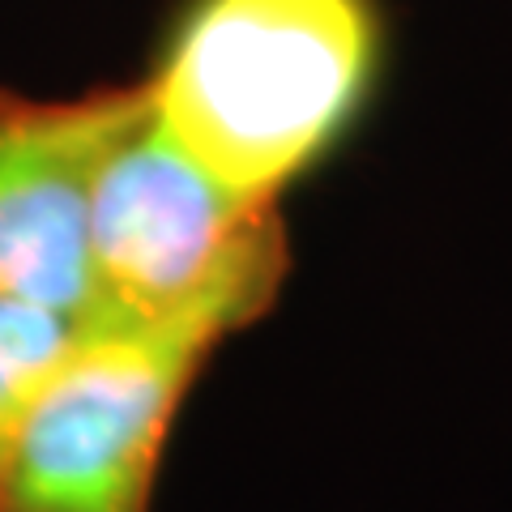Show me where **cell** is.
Wrapping results in <instances>:
<instances>
[{
    "mask_svg": "<svg viewBox=\"0 0 512 512\" xmlns=\"http://www.w3.org/2000/svg\"><path fill=\"white\" fill-rule=\"evenodd\" d=\"M380 52L372 0H197L146 77L150 111L214 180L282 205L359 120Z\"/></svg>",
    "mask_w": 512,
    "mask_h": 512,
    "instance_id": "6da1fadb",
    "label": "cell"
},
{
    "mask_svg": "<svg viewBox=\"0 0 512 512\" xmlns=\"http://www.w3.org/2000/svg\"><path fill=\"white\" fill-rule=\"evenodd\" d=\"M291 274L278 235L205 295L154 316H90L26 410L0 474V512H150L197 376L252 329Z\"/></svg>",
    "mask_w": 512,
    "mask_h": 512,
    "instance_id": "7a4b0ae2",
    "label": "cell"
},
{
    "mask_svg": "<svg viewBox=\"0 0 512 512\" xmlns=\"http://www.w3.org/2000/svg\"><path fill=\"white\" fill-rule=\"evenodd\" d=\"M278 235H286L282 205L231 192L146 111L94 180L90 316L180 308Z\"/></svg>",
    "mask_w": 512,
    "mask_h": 512,
    "instance_id": "3957f363",
    "label": "cell"
},
{
    "mask_svg": "<svg viewBox=\"0 0 512 512\" xmlns=\"http://www.w3.org/2000/svg\"><path fill=\"white\" fill-rule=\"evenodd\" d=\"M146 111V77L73 99L0 90V299L39 303L73 320L94 312V180Z\"/></svg>",
    "mask_w": 512,
    "mask_h": 512,
    "instance_id": "277c9868",
    "label": "cell"
},
{
    "mask_svg": "<svg viewBox=\"0 0 512 512\" xmlns=\"http://www.w3.org/2000/svg\"><path fill=\"white\" fill-rule=\"evenodd\" d=\"M82 320L39 308V303L0 299V474L18 444L26 410L35 406L47 376L73 346Z\"/></svg>",
    "mask_w": 512,
    "mask_h": 512,
    "instance_id": "5b68a950",
    "label": "cell"
}]
</instances>
